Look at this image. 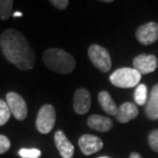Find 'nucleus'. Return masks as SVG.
<instances>
[{
  "instance_id": "obj_1",
  "label": "nucleus",
  "mask_w": 158,
  "mask_h": 158,
  "mask_svg": "<svg viewBox=\"0 0 158 158\" xmlns=\"http://www.w3.org/2000/svg\"><path fill=\"white\" fill-rule=\"evenodd\" d=\"M0 47L5 59L20 70H31L35 64V52L27 38L15 29H7L0 36Z\"/></svg>"
},
{
  "instance_id": "obj_2",
  "label": "nucleus",
  "mask_w": 158,
  "mask_h": 158,
  "mask_svg": "<svg viewBox=\"0 0 158 158\" xmlns=\"http://www.w3.org/2000/svg\"><path fill=\"white\" fill-rule=\"evenodd\" d=\"M43 63L49 70L60 74H69L75 69L76 62L71 53L61 48H49L43 53Z\"/></svg>"
},
{
  "instance_id": "obj_3",
  "label": "nucleus",
  "mask_w": 158,
  "mask_h": 158,
  "mask_svg": "<svg viewBox=\"0 0 158 158\" xmlns=\"http://www.w3.org/2000/svg\"><path fill=\"white\" fill-rule=\"evenodd\" d=\"M142 75L135 68H120L110 76L113 85L120 88H131L139 85Z\"/></svg>"
},
{
  "instance_id": "obj_4",
  "label": "nucleus",
  "mask_w": 158,
  "mask_h": 158,
  "mask_svg": "<svg viewBox=\"0 0 158 158\" xmlns=\"http://www.w3.org/2000/svg\"><path fill=\"white\" fill-rule=\"evenodd\" d=\"M88 56L90 62L102 72H108L112 67L111 56L105 47L93 44L88 48Z\"/></svg>"
},
{
  "instance_id": "obj_5",
  "label": "nucleus",
  "mask_w": 158,
  "mask_h": 158,
  "mask_svg": "<svg viewBox=\"0 0 158 158\" xmlns=\"http://www.w3.org/2000/svg\"><path fill=\"white\" fill-rule=\"evenodd\" d=\"M56 110L53 106L46 104L40 108L36 118V128L41 134H48L56 123Z\"/></svg>"
},
{
  "instance_id": "obj_6",
  "label": "nucleus",
  "mask_w": 158,
  "mask_h": 158,
  "mask_svg": "<svg viewBox=\"0 0 158 158\" xmlns=\"http://www.w3.org/2000/svg\"><path fill=\"white\" fill-rule=\"evenodd\" d=\"M6 103L8 105V108L10 110V113L14 115V117L18 120H24L27 117L28 114V108L27 104L21 97L20 94L10 91L6 94Z\"/></svg>"
},
{
  "instance_id": "obj_7",
  "label": "nucleus",
  "mask_w": 158,
  "mask_h": 158,
  "mask_svg": "<svg viewBox=\"0 0 158 158\" xmlns=\"http://www.w3.org/2000/svg\"><path fill=\"white\" fill-rule=\"evenodd\" d=\"M138 41L143 45H149L158 40V24L155 22H150L139 27L135 32Z\"/></svg>"
},
{
  "instance_id": "obj_8",
  "label": "nucleus",
  "mask_w": 158,
  "mask_h": 158,
  "mask_svg": "<svg viewBox=\"0 0 158 158\" xmlns=\"http://www.w3.org/2000/svg\"><path fill=\"white\" fill-rule=\"evenodd\" d=\"M134 68L137 70L141 75L152 73L156 70L158 61L157 58L153 55H139L134 59Z\"/></svg>"
},
{
  "instance_id": "obj_9",
  "label": "nucleus",
  "mask_w": 158,
  "mask_h": 158,
  "mask_svg": "<svg viewBox=\"0 0 158 158\" xmlns=\"http://www.w3.org/2000/svg\"><path fill=\"white\" fill-rule=\"evenodd\" d=\"M78 145L84 155H91L102 149L103 141L94 135H83L79 139Z\"/></svg>"
},
{
  "instance_id": "obj_10",
  "label": "nucleus",
  "mask_w": 158,
  "mask_h": 158,
  "mask_svg": "<svg viewBox=\"0 0 158 158\" xmlns=\"http://www.w3.org/2000/svg\"><path fill=\"white\" fill-rule=\"evenodd\" d=\"M91 105L90 94L85 88H78L74 94L73 107L77 114H85L89 111Z\"/></svg>"
},
{
  "instance_id": "obj_11",
  "label": "nucleus",
  "mask_w": 158,
  "mask_h": 158,
  "mask_svg": "<svg viewBox=\"0 0 158 158\" xmlns=\"http://www.w3.org/2000/svg\"><path fill=\"white\" fill-rule=\"evenodd\" d=\"M55 143L58 148L60 154L63 158H72L74 155V146L68 138L66 137L65 132L58 131L55 134Z\"/></svg>"
},
{
  "instance_id": "obj_12",
  "label": "nucleus",
  "mask_w": 158,
  "mask_h": 158,
  "mask_svg": "<svg viewBox=\"0 0 158 158\" xmlns=\"http://www.w3.org/2000/svg\"><path fill=\"white\" fill-rule=\"evenodd\" d=\"M139 114L138 107L134 103L125 102L118 108L116 119L120 123H126L131 120L135 119Z\"/></svg>"
},
{
  "instance_id": "obj_13",
  "label": "nucleus",
  "mask_w": 158,
  "mask_h": 158,
  "mask_svg": "<svg viewBox=\"0 0 158 158\" xmlns=\"http://www.w3.org/2000/svg\"><path fill=\"white\" fill-rule=\"evenodd\" d=\"M87 124L90 128L94 129V131H101V132H106L109 131L112 128L113 122L109 117L102 115H91L87 120Z\"/></svg>"
},
{
  "instance_id": "obj_14",
  "label": "nucleus",
  "mask_w": 158,
  "mask_h": 158,
  "mask_svg": "<svg viewBox=\"0 0 158 158\" xmlns=\"http://www.w3.org/2000/svg\"><path fill=\"white\" fill-rule=\"evenodd\" d=\"M145 112L148 118L152 120L158 119V84L154 85L151 90L150 97L145 107Z\"/></svg>"
},
{
  "instance_id": "obj_15",
  "label": "nucleus",
  "mask_w": 158,
  "mask_h": 158,
  "mask_svg": "<svg viewBox=\"0 0 158 158\" xmlns=\"http://www.w3.org/2000/svg\"><path fill=\"white\" fill-rule=\"evenodd\" d=\"M98 100H99L100 106L102 107V109L107 113V114L116 116L118 108L108 91H106V90L101 91L99 94V97H98Z\"/></svg>"
},
{
  "instance_id": "obj_16",
  "label": "nucleus",
  "mask_w": 158,
  "mask_h": 158,
  "mask_svg": "<svg viewBox=\"0 0 158 158\" xmlns=\"http://www.w3.org/2000/svg\"><path fill=\"white\" fill-rule=\"evenodd\" d=\"M135 101L139 106L146 105L148 101V90L145 84H139L135 91Z\"/></svg>"
},
{
  "instance_id": "obj_17",
  "label": "nucleus",
  "mask_w": 158,
  "mask_h": 158,
  "mask_svg": "<svg viewBox=\"0 0 158 158\" xmlns=\"http://www.w3.org/2000/svg\"><path fill=\"white\" fill-rule=\"evenodd\" d=\"M14 1L12 0H0V20H7L11 15Z\"/></svg>"
},
{
  "instance_id": "obj_18",
  "label": "nucleus",
  "mask_w": 158,
  "mask_h": 158,
  "mask_svg": "<svg viewBox=\"0 0 158 158\" xmlns=\"http://www.w3.org/2000/svg\"><path fill=\"white\" fill-rule=\"evenodd\" d=\"M10 110L8 108L7 103L3 100H0V126L4 125L10 118Z\"/></svg>"
},
{
  "instance_id": "obj_19",
  "label": "nucleus",
  "mask_w": 158,
  "mask_h": 158,
  "mask_svg": "<svg viewBox=\"0 0 158 158\" xmlns=\"http://www.w3.org/2000/svg\"><path fill=\"white\" fill-rule=\"evenodd\" d=\"M19 155L22 158H39L41 156V151L35 148H23L19 151Z\"/></svg>"
},
{
  "instance_id": "obj_20",
  "label": "nucleus",
  "mask_w": 158,
  "mask_h": 158,
  "mask_svg": "<svg viewBox=\"0 0 158 158\" xmlns=\"http://www.w3.org/2000/svg\"><path fill=\"white\" fill-rule=\"evenodd\" d=\"M149 145L154 152L158 153V129H154L150 132Z\"/></svg>"
},
{
  "instance_id": "obj_21",
  "label": "nucleus",
  "mask_w": 158,
  "mask_h": 158,
  "mask_svg": "<svg viewBox=\"0 0 158 158\" xmlns=\"http://www.w3.org/2000/svg\"><path fill=\"white\" fill-rule=\"evenodd\" d=\"M10 148V141L7 137L3 135H0V154L7 152Z\"/></svg>"
},
{
  "instance_id": "obj_22",
  "label": "nucleus",
  "mask_w": 158,
  "mask_h": 158,
  "mask_svg": "<svg viewBox=\"0 0 158 158\" xmlns=\"http://www.w3.org/2000/svg\"><path fill=\"white\" fill-rule=\"evenodd\" d=\"M50 3H52V4L55 6L56 8L61 9V10H63V9H65V8H67V6L69 5V1H68V0H52Z\"/></svg>"
},
{
  "instance_id": "obj_23",
  "label": "nucleus",
  "mask_w": 158,
  "mask_h": 158,
  "mask_svg": "<svg viewBox=\"0 0 158 158\" xmlns=\"http://www.w3.org/2000/svg\"><path fill=\"white\" fill-rule=\"evenodd\" d=\"M129 158H142V156L137 152H132L131 154V156H129Z\"/></svg>"
},
{
  "instance_id": "obj_24",
  "label": "nucleus",
  "mask_w": 158,
  "mask_h": 158,
  "mask_svg": "<svg viewBox=\"0 0 158 158\" xmlns=\"http://www.w3.org/2000/svg\"><path fill=\"white\" fill-rule=\"evenodd\" d=\"M12 15H14L15 18H17V17H22V15H23V14H22V12H20V11H17V12H15V14Z\"/></svg>"
},
{
  "instance_id": "obj_25",
  "label": "nucleus",
  "mask_w": 158,
  "mask_h": 158,
  "mask_svg": "<svg viewBox=\"0 0 158 158\" xmlns=\"http://www.w3.org/2000/svg\"><path fill=\"white\" fill-rule=\"evenodd\" d=\"M99 158H109V157H106V156H103V157H99Z\"/></svg>"
}]
</instances>
